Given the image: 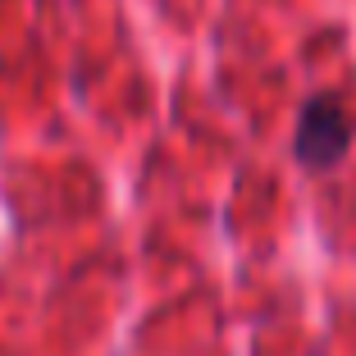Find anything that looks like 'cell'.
<instances>
[{"label":"cell","instance_id":"6da1fadb","mask_svg":"<svg viewBox=\"0 0 356 356\" xmlns=\"http://www.w3.org/2000/svg\"><path fill=\"white\" fill-rule=\"evenodd\" d=\"M356 142V119L347 115V105L334 92H315L311 101L297 110V128H293V156L302 169L325 174V169L343 165L347 151Z\"/></svg>","mask_w":356,"mask_h":356}]
</instances>
